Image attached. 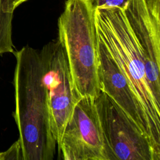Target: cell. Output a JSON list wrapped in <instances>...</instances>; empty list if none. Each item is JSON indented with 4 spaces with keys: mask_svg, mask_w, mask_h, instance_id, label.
I'll return each mask as SVG.
<instances>
[{
    "mask_svg": "<svg viewBox=\"0 0 160 160\" xmlns=\"http://www.w3.org/2000/svg\"><path fill=\"white\" fill-rule=\"evenodd\" d=\"M15 110L22 160H52L57 145L52 135L39 50L25 46L14 51Z\"/></svg>",
    "mask_w": 160,
    "mask_h": 160,
    "instance_id": "1",
    "label": "cell"
},
{
    "mask_svg": "<svg viewBox=\"0 0 160 160\" xmlns=\"http://www.w3.org/2000/svg\"><path fill=\"white\" fill-rule=\"evenodd\" d=\"M94 14L97 34L127 78L145 114L154 144L160 151V104L150 89L143 58L124 11L96 8Z\"/></svg>",
    "mask_w": 160,
    "mask_h": 160,
    "instance_id": "2",
    "label": "cell"
},
{
    "mask_svg": "<svg viewBox=\"0 0 160 160\" xmlns=\"http://www.w3.org/2000/svg\"><path fill=\"white\" fill-rule=\"evenodd\" d=\"M58 27V39L64 50L76 96L96 98L101 91L98 36L94 9L89 0H66Z\"/></svg>",
    "mask_w": 160,
    "mask_h": 160,
    "instance_id": "3",
    "label": "cell"
},
{
    "mask_svg": "<svg viewBox=\"0 0 160 160\" xmlns=\"http://www.w3.org/2000/svg\"><path fill=\"white\" fill-rule=\"evenodd\" d=\"M108 160H160L149 137L106 93L94 98Z\"/></svg>",
    "mask_w": 160,
    "mask_h": 160,
    "instance_id": "4",
    "label": "cell"
},
{
    "mask_svg": "<svg viewBox=\"0 0 160 160\" xmlns=\"http://www.w3.org/2000/svg\"><path fill=\"white\" fill-rule=\"evenodd\" d=\"M39 51L51 129L58 150L65 124L79 98L74 91L66 56L58 39L44 45Z\"/></svg>",
    "mask_w": 160,
    "mask_h": 160,
    "instance_id": "5",
    "label": "cell"
},
{
    "mask_svg": "<svg viewBox=\"0 0 160 160\" xmlns=\"http://www.w3.org/2000/svg\"><path fill=\"white\" fill-rule=\"evenodd\" d=\"M57 152L58 159L108 160L94 98L83 96L77 101Z\"/></svg>",
    "mask_w": 160,
    "mask_h": 160,
    "instance_id": "6",
    "label": "cell"
},
{
    "mask_svg": "<svg viewBox=\"0 0 160 160\" xmlns=\"http://www.w3.org/2000/svg\"><path fill=\"white\" fill-rule=\"evenodd\" d=\"M123 11L143 58L150 89L160 104V16L151 14L144 0H131Z\"/></svg>",
    "mask_w": 160,
    "mask_h": 160,
    "instance_id": "7",
    "label": "cell"
},
{
    "mask_svg": "<svg viewBox=\"0 0 160 160\" xmlns=\"http://www.w3.org/2000/svg\"><path fill=\"white\" fill-rule=\"evenodd\" d=\"M98 77L106 93L150 139L156 151L149 125L131 85L118 63L98 34Z\"/></svg>",
    "mask_w": 160,
    "mask_h": 160,
    "instance_id": "8",
    "label": "cell"
},
{
    "mask_svg": "<svg viewBox=\"0 0 160 160\" xmlns=\"http://www.w3.org/2000/svg\"><path fill=\"white\" fill-rule=\"evenodd\" d=\"M28 0H0V52L13 50L12 19L13 12L18 6Z\"/></svg>",
    "mask_w": 160,
    "mask_h": 160,
    "instance_id": "9",
    "label": "cell"
},
{
    "mask_svg": "<svg viewBox=\"0 0 160 160\" xmlns=\"http://www.w3.org/2000/svg\"><path fill=\"white\" fill-rule=\"evenodd\" d=\"M131 0H89L94 9L119 8L124 9Z\"/></svg>",
    "mask_w": 160,
    "mask_h": 160,
    "instance_id": "10",
    "label": "cell"
},
{
    "mask_svg": "<svg viewBox=\"0 0 160 160\" xmlns=\"http://www.w3.org/2000/svg\"><path fill=\"white\" fill-rule=\"evenodd\" d=\"M4 160H22L21 146L19 140L16 141L7 151L3 152Z\"/></svg>",
    "mask_w": 160,
    "mask_h": 160,
    "instance_id": "11",
    "label": "cell"
},
{
    "mask_svg": "<svg viewBox=\"0 0 160 160\" xmlns=\"http://www.w3.org/2000/svg\"><path fill=\"white\" fill-rule=\"evenodd\" d=\"M150 12L155 16H160V0H144Z\"/></svg>",
    "mask_w": 160,
    "mask_h": 160,
    "instance_id": "12",
    "label": "cell"
},
{
    "mask_svg": "<svg viewBox=\"0 0 160 160\" xmlns=\"http://www.w3.org/2000/svg\"><path fill=\"white\" fill-rule=\"evenodd\" d=\"M0 160H4V154H3V152H0Z\"/></svg>",
    "mask_w": 160,
    "mask_h": 160,
    "instance_id": "13",
    "label": "cell"
}]
</instances>
